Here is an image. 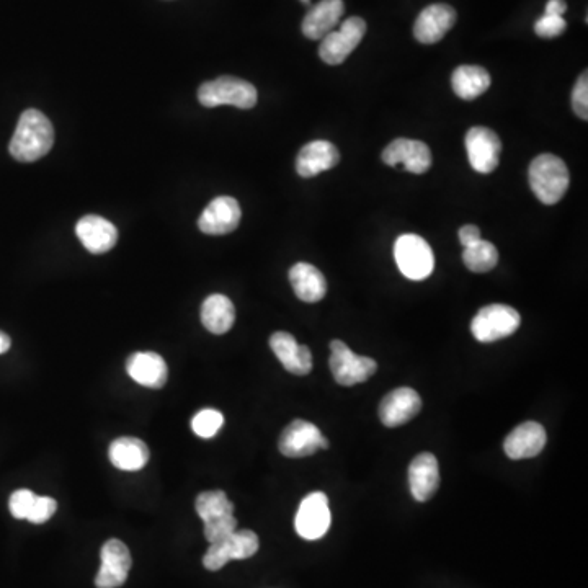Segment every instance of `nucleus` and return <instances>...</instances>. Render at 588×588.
Wrapping results in <instances>:
<instances>
[{
    "label": "nucleus",
    "mask_w": 588,
    "mask_h": 588,
    "mask_svg": "<svg viewBox=\"0 0 588 588\" xmlns=\"http://www.w3.org/2000/svg\"><path fill=\"white\" fill-rule=\"evenodd\" d=\"M54 144V130L48 116L38 110L23 112L10 141V156L18 162H35L45 157Z\"/></svg>",
    "instance_id": "obj_1"
},
{
    "label": "nucleus",
    "mask_w": 588,
    "mask_h": 588,
    "mask_svg": "<svg viewBox=\"0 0 588 588\" xmlns=\"http://www.w3.org/2000/svg\"><path fill=\"white\" fill-rule=\"evenodd\" d=\"M530 187L544 205H556L566 195L571 175L566 162L554 154H541L531 162Z\"/></svg>",
    "instance_id": "obj_2"
},
{
    "label": "nucleus",
    "mask_w": 588,
    "mask_h": 588,
    "mask_svg": "<svg viewBox=\"0 0 588 588\" xmlns=\"http://www.w3.org/2000/svg\"><path fill=\"white\" fill-rule=\"evenodd\" d=\"M257 89L250 82L239 77L223 76L205 82L198 89V100L206 108L231 105V107L250 110L257 105Z\"/></svg>",
    "instance_id": "obj_3"
},
{
    "label": "nucleus",
    "mask_w": 588,
    "mask_h": 588,
    "mask_svg": "<svg viewBox=\"0 0 588 588\" xmlns=\"http://www.w3.org/2000/svg\"><path fill=\"white\" fill-rule=\"evenodd\" d=\"M330 373L340 386H355L365 383L378 370V363L370 357H360L342 340L330 342Z\"/></svg>",
    "instance_id": "obj_4"
},
{
    "label": "nucleus",
    "mask_w": 588,
    "mask_h": 588,
    "mask_svg": "<svg viewBox=\"0 0 588 588\" xmlns=\"http://www.w3.org/2000/svg\"><path fill=\"white\" fill-rule=\"evenodd\" d=\"M397 267L409 280H427L435 268V257L428 242L417 234H404L394 244Z\"/></svg>",
    "instance_id": "obj_5"
},
{
    "label": "nucleus",
    "mask_w": 588,
    "mask_h": 588,
    "mask_svg": "<svg viewBox=\"0 0 588 588\" xmlns=\"http://www.w3.org/2000/svg\"><path fill=\"white\" fill-rule=\"evenodd\" d=\"M522 317L517 309L505 304H490L482 308L471 322V332L477 342L490 343L505 339L517 332Z\"/></svg>",
    "instance_id": "obj_6"
},
{
    "label": "nucleus",
    "mask_w": 588,
    "mask_h": 588,
    "mask_svg": "<svg viewBox=\"0 0 588 588\" xmlns=\"http://www.w3.org/2000/svg\"><path fill=\"white\" fill-rule=\"evenodd\" d=\"M259 546V536L255 535L254 531H234L228 538L210 544V548L203 557V566L208 571H219L228 562L242 561V559L255 556Z\"/></svg>",
    "instance_id": "obj_7"
},
{
    "label": "nucleus",
    "mask_w": 588,
    "mask_h": 588,
    "mask_svg": "<svg viewBox=\"0 0 588 588\" xmlns=\"http://www.w3.org/2000/svg\"><path fill=\"white\" fill-rule=\"evenodd\" d=\"M366 33V22L360 17H350L340 25L339 30L324 36L319 46V56L330 66H339L360 45Z\"/></svg>",
    "instance_id": "obj_8"
},
{
    "label": "nucleus",
    "mask_w": 588,
    "mask_h": 588,
    "mask_svg": "<svg viewBox=\"0 0 588 588\" xmlns=\"http://www.w3.org/2000/svg\"><path fill=\"white\" fill-rule=\"evenodd\" d=\"M278 450L286 458H306L319 450H329V440L311 422L296 419L281 432Z\"/></svg>",
    "instance_id": "obj_9"
},
{
    "label": "nucleus",
    "mask_w": 588,
    "mask_h": 588,
    "mask_svg": "<svg viewBox=\"0 0 588 588\" xmlns=\"http://www.w3.org/2000/svg\"><path fill=\"white\" fill-rule=\"evenodd\" d=\"M100 571L95 577L97 588H118L125 584L130 574V549L120 539H108L100 551Z\"/></svg>",
    "instance_id": "obj_10"
},
{
    "label": "nucleus",
    "mask_w": 588,
    "mask_h": 588,
    "mask_svg": "<svg viewBox=\"0 0 588 588\" xmlns=\"http://www.w3.org/2000/svg\"><path fill=\"white\" fill-rule=\"evenodd\" d=\"M294 526L298 535L308 541L326 535L330 528V508L324 492H312L304 497L294 518Z\"/></svg>",
    "instance_id": "obj_11"
},
{
    "label": "nucleus",
    "mask_w": 588,
    "mask_h": 588,
    "mask_svg": "<svg viewBox=\"0 0 588 588\" xmlns=\"http://www.w3.org/2000/svg\"><path fill=\"white\" fill-rule=\"evenodd\" d=\"M469 164L479 174H492L499 167L502 143L494 131L474 126L466 134Z\"/></svg>",
    "instance_id": "obj_12"
},
{
    "label": "nucleus",
    "mask_w": 588,
    "mask_h": 588,
    "mask_svg": "<svg viewBox=\"0 0 588 588\" xmlns=\"http://www.w3.org/2000/svg\"><path fill=\"white\" fill-rule=\"evenodd\" d=\"M241 205L232 196H218L206 206L198 219V228L208 236H224L236 231L241 223Z\"/></svg>",
    "instance_id": "obj_13"
},
{
    "label": "nucleus",
    "mask_w": 588,
    "mask_h": 588,
    "mask_svg": "<svg viewBox=\"0 0 588 588\" xmlns=\"http://www.w3.org/2000/svg\"><path fill=\"white\" fill-rule=\"evenodd\" d=\"M383 161L391 167L404 165L412 174H425L432 167V151L415 139H394L383 151Z\"/></svg>",
    "instance_id": "obj_14"
},
{
    "label": "nucleus",
    "mask_w": 588,
    "mask_h": 588,
    "mask_svg": "<svg viewBox=\"0 0 588 588\" xmlns=\"http://www.w3.org/2000/svg\"><path fill=\"white\" fill-rule=\"evenodd\" d=\"M422 410L419 392L410 388H399L389 392L379 404V419L386 427H401L414 419Z\"/></svg>",
    "instance_id": "obj_15"
},
{
    "label": "nucleus",
    "mask_w": 588,
    "mask_h": 588,
    "mask_svg": "<svg viewBox=\"0 0 588 588\" xmlns=\"http://www.w3.org/2000/svg\"><path fill=\"white\" fill-rule=\"evenodd\" d=\"M456 10L451 5L433 4L420 12L415 20L414 36L424 45H433L445 38L455 27Z\"/></svg>",
    "instance_id": "obj_16"
},
{
    "label": "nucleus",
    "mask_w": 588,
    "mask_h": 588,
    "mask_svg": "<svg viewBox=\"0 0 588 588\" xmlns=\"http://www.w3.org/2000/svg\"><path fill=\"white\" fill-rule=\"evenodd\" d=\"M410 494L417 502H428L440 487V468L432 453H420L409 466Z\"/></svg>",
    "instance_id": "obj_17"
},
{
    "label": "nucleus",
    "mask_w": 588,
    "mask_h": 588,
    "mask_svg": "<svg viewBox=\"0 0 588 588\" xmlns=\"http://www.w3.org/2000/svg\"><path fill=\"white\" fill-rule=\"evenodd\" d=\"M275 357L285 366L286 371L291 375L306 376L312 370V353L306 345H299L293 335L288 332H275L270 337Z\"/></svg>",
    "instance_id": "obj_18"
},
{
    "label": "nucleus",
    "mask_w": 588,
    "mask_h": 588,
    "mask_svg": "<svg viewBox=\"0 0 588 588\" xmlns=\"http://www.w3.org/2000/svg\"><path fill=\"white\" fill-rule=\"evenodd\" d=\"M126 371L131 379L144 388H164L169 378V368L159 353L136 352L126 361Z\"/></svg>",
    "instance_id": "obj_19"
},
{
    "label": "nucleus",
    "mask_w": 588,
    "mask_h": 588,
    "mask_svg": "<svg viewBox=\"0 0 588 588\" xmlns=\"http://www.w3.org/2000/svg\"><path fill=\"white\" fill-rule=\"evenodd\" d=\"M546 430L538 422H525L513 428L504 443V450L510 459L535 458L546 446Z\"/></svg>",
    "instance_id": "obj_20"
},
{
    "label": "nucleus",
    "mask_w": 588,
    "mask_h": 588,
    "mask_svg": "<svg viewBox=\"0 0 588 588\" xmlns=\"http://www.w3.org/2000/svg\"><path fill=\"white\" fill-rule=\"evenodd\" d=\"M340 162V152L329 141H312L299 151L296 159V172L304 179H311L321 172L334 169Z\"/></svg>",
    "instance_id": "obj_21"
},
{
    "label": "nucleus",
    "mask_w": 588,
    "mask_h": 588,
    "mask_svg": "<svg viewBox=\"0 0 588 588\" xmlns=\"http://www.w3.org/2000/svg\"><path fill=\"white\" fill-rule=\"evenodd\" d=\"M76 234L90 254H105L115 247L118 231L110 221L95 214L84 216L77 223Z\"/></svg>",
    "instance_id": "obj_22"
},
{
    "label": "nucleus",
    "mask_w": 588,
    "mask_h": 588,
    "mask_svg": "<svg viewBox=\"0 0 588 588\" xmlns=\"http://www.w3.org/2000/svg\"><path fill=\"white\" fill-rule=\"evenodd\" d=\"M345 12L343 0H321L303 20V33L309 40H322L334 32Z\"/></svg>",
    "instance_id": "obj_23"
},
{
    "label": "nucleus",
    "mask_w": 588,
    "mask_h": 588,
    "mask_svg": "<svg viewBox=\"0 0 588 588\" xmlns=\"http://www.w3.org/2000/svg\"><path fill=\"white\" fill-rule=\"evenodd\" d=\"M290 281L294 293L304 303H317L326 296V277L311 263H296L290 270Z\"/></svg>",
    "instance_id": "obj_24"
},
{
    "label": "nucleus",
    "mask_w": 588,
    "mask_h": 588,
    "mask_svg": "<svg viewBox=\"0 0 588 588\" xmlns=\"http://www.w3.org/2000/svg\"><path fill=\"white\" fill-rule=\"evenodd\" d=\"M108 458L121 471H141L149 463V448L139 438H116L108 448Z\"/></svg>",
    "instance_id": "obj_25"
},
{
    "label": "nucleus",
    "mask_w": 588,
    "mask_h": 588,
    "mask_svg": "<svg viewBox=\"0 0 588 588\" xmlns=\"http://www.w3.org/2000/svg\"><path fill=\"white\" fill-rule=\"evenodd\" d=\"M236 309L224 294H211L201 306V322L211 334L223 335L234 326Z\"/></svg>",
    "instance_id": "obj_26"
},
{
    "label": "nucleus",
    "mask_w": 588,
    "mask_h": 588,
    "mask_svg": "<svg viewBox=\"0 0 588 588\" xmlns=\"http://www.w3.org/2000/svg\"><path fill=\"white\" fill-rule=\"evenodd\" d=\"M490 84V74L481 66H459L451 76V87L455 94L468 102L486 94Z\"/></svg>",
    "instance_id": "obj_27"
},
{
    "label": "nucleus",
    "mask_w": 588,
    "mask_h": 588,
    "mask_svg": "<svg viewBox=\"0 0 588 588\" xmlns=\"http://www.w3.org/2000/svg\"><path fill=\"white\" fill-rule=\"evenodd\" d=\"M464 265L474 273H487L499 263V250L492 242L477 241L464 247Z\"/></svg>",
    "instance_id": "obj_28"
},
{
    "label": "nucleus",
    "mask_w": 588,
    "mask_h": 588,
    "mask_svg": "<svg viewBox=\"0 0 588 588\" xmlns=\"http://www.w3.org/2000/svg\"><path fill=\"white\" fill-rule=\"evenodd\" d=\"M195 508L203 522H210L224 515H234V504L223 490H208L198 495Z\"/></svg>",
    "instance_id": "obj_29"
},
{
    "label": "nucleus",
    "mask_w": 588,
    "mask_h": 588,
    "mask_svg": "<svg viewBox=\"0 0 588 588\" xmlns=\"http://www.w3.org/2000/svg\"><path fill=\"white\" fill-rule=\"evenodd\" d=\"M224 425V417L219 410L203 409L193 417L192 428L200 438H213Z\"/></svg>",
    "instance_id": "obj_30"
},
{
    "label": "nucleus",
    "mask_w": 588,
    "mask_h": 588,
    "mask_svg": "<svg viewBox=\"0 0 588 588\" xmlns=\"http://www.w3.org/2000/svg\"><path fill=\"white\" fill-rule=\"evenodd\" d=\"M234 531H237V520L234 515H224V517L205 522V538L208 539L210 544L218 543L221 539L228 538Z\"/></svg>",
    "instance_id": "obj_31"
},
{
    "label": "nucleus",
    "mask_w": 588,
    "mask_h": 588,
    "mask_svg": "<svg viewBox=\"0 0 588 588\" xmlns=\"http://www.w3.org/2000/svg\"><path fill=\"white\" fill-rule=\"evenodd\" d=\"M36 495L32 490L20 489L15 490L14 494L10 495L9 508L12 517L17 520H27L28 513L32 510L33 502H35Z\"/></svg>",
    "instance_id": "obj_32"
},
{
    "label": "nucleus",
    "mask_w": 588,
    "mask_h": 588,
    "mask_svg": "<svg viewBox=\"0 0 588 588\" xmlns=\"http://www.w3.org/2000/svg\"><path fill=\"white\" fill-rule=\"evenodd\" d=\"M58 510V502L51 499V497H38L36 495L35 502H33L32 510L28 513L27 520L35 525L48 522L49 518L53 517Z\"/></svg>",
    "instance_id": "obj_33"
},
{
    "label": "nucleus",
    "mask_w": 588,
    "mask_h": 588,
    "mask_svg": "<svg viewBox=\"0 0 588 588\" xmlns=\"http://www.w3.org/2000/svg\"><path fill=\"white\" fill-rule=\"evenodd\" d=\"M567 22L559 15H546L539 18L535 25V32L539 38H556L566 32Z\"/></svg>",
    "instance_id": "obj_34"
},
{
    "label": "nucleus",
    "mask_w": 588,
    "mask_h": 588,
    "mask_svg": "<svg viewBox=\"0 0 588 588\" xmlns=\"http://www.w3.org/2000/svg\"><path fill=\"white\" fill-rule=\"evenodd\" d=\"M572 108H574L575 115L588 120V76L587 71L579 77V81L575 84L572 90Z\"/></svg>",
    "instance_id": "obj_35"
},
{
    "label": "nucleus",
    "mask_w": 588,
    "mask_h": 588,
    "mask_svg": "<svg viewBox=\"0 0 588 588\" xmlns=\"http://www.w3.org/2000/svg\"><path fill=\"white\" fill-rule=\"evenodd\" d=\"M481 229L474 226V224H466L463 228L459 229V242L466 245L474 244V242L481 241Z\"/></svg>",
    "instance_id": "obj_36"
},
{
    "label": "nucleus",
    "mask_w": 588,
    "mask_h": 588,
    "mask_svg": "<svg viewBox=\"0 0 588 588\" xmlns=\"http://www.w3.org/2000/svg\"><path fill=\"white\" fill-rule=\"evenodd\" d=\"M566 10V0H549L548 4H546V15H559V17H564Z\"/></svg>",
    "instance_id": "obj_37"
},
{
    "label": "nucleus",
    "mask_w": 588,
    "mask_h": 588,
    "mask_svg": "<svg viewBox=\"0 0 588 588\" xmlns=\"http://www.w3.org/2000/svg\"><path fill=\"white\" fill-rule=\"evenodd\" d=\"M10 345H12V342H10V337L9 335L5 334V332H2V330H0V355H2V353L7 352V350H9Z\"/></svg>",
    "instance_id": "obj_38"
},
{
    "label": "nucleus",
    "mask_w": 588,
    "mask_h": 588,
    "mask_svg": "<svg viewBox=\"0 0 588 588\" xmlns=\"http://www.w3.org/2000/svg\"><path fill=\"white\" fill-rule=\"evenodd\" d=\"M301 2H303V4H311V0H301Z\"/></svg>",
    "instance_id": "obj_39"
}]
</instances>
